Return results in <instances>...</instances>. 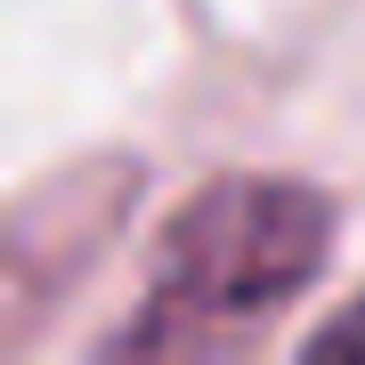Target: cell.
<instances>
[{"mask_svg":"<svg viewBox=\"0 0 365 365\" xmlns=\"http://www.w3.org/2000/svg\"><path fill=\"white\" fill-rule=\"evenodd\" d=\"M309 357L317 365H365V300H349V309L309 341Z\"/></svg>","mask_w":365,"mask_h":365,"instance_id":"7a4b0ae2","label":"cell"},{"mask_svg":"<svg viewBox=\"0 0 365 365\" xmlns=\"http://www.w3.org/2000/svg\"><path fill=\"white\" fill-rule=\"evenodd\" d=\"M333 260V203L300 179H220L170 211L155 244V300L122 349H220L268 325Z\"/></svg>","mask_w":365,"mask_h":365,"instance_id":"6da1fadb","label":"cell"}]
</instances>
